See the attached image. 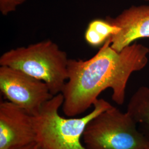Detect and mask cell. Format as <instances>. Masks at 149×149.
Here are the masks:
<instances>
[{
	"instance_id": "cell-10",
	"label": "cell",
	"mask_w": 149,
	"mask_h": 149,
	"mask_svg": "<svg viewBox=\"0 0 149 149\" xmlns=\"http://www.w3.org/2000/svg\"><path fill=\"white\" fill-rule=\"evenodd\" d=\"M27 0H0V12L3 16H7L16 11L17 7Z\"/></svg>"
},
{
	"instance_id": "cell-8",
	"label": "cell",
	"mask_w": 149,
	"mask_h": 149,
	"mask_svg": "<svg viewBox=\"0 0 149 149\" xmlns=\"http://www.w3.org/2000/svg\"><path fill=\"white\" fill-rule=\"evenodd\" d=\"M127 112L149 138V87H141L136 91L129 102Z\"/></svg>"
},
{
	"instance_id": "cell-2",
	"label": "cell",
	"mask_w": 149,
	"mask_h": 149,
	"mask_svg": "<svg viewBox=\"0 0 149 149\" xmlns=\"http://www.w3.org/2000/svg\"><path fill=\"white\" fill-rule=\"evenodd\" d=\"M63 102L64 97L60 93L46 102L37 114L33 116L36 141L46 149H88L81 143L86 127L112 105L103 99H98L88 114L66 118L59 113Z\"/></svg>"
},
{
	"instance_id": "cell-6",
	"label": "cell",
	"mask_w": 149,
	"mask_h": 149,
	"mask_svg": "<svg viewBox=\"0 0 149 149\" xmlns=\"http://www.w3.org/2000/svg\"><path fill=\"white\" fill-rule=\"evenodd\" d=\"M36 141L33 116L9 101L0 103V149H17Z\"/></svg>"
},
{
	"instance_id": "cell-3",
	"label": "cell",
	"mask_w": 149,
	"mask_h": 149,
	"mask_svg": "<svg viewBox=\"0 0 149 149\" xmlns=\"http://www.w3.org/2000/svg\"><path fill=\"white\" fill-rule=\"evenodd\" d=\"M69 60L65 51L48 39L7 51L0 58V65L42 81L55 96L61 93L68 79Z\"/></svg>"
},
{
	"instance_id": "cell-7",
	"label": "cell",
	"mask_w": 149,
	"mask_h": 149,
	"mask_svg": "<svg viewBox=\"0 0 149 149\" xmlns=\"http://www.w3.org/2000/svg\"><path fill=\"white\" fill-rule=\"evenodd\" d=\"M107 21L120 28L109 38L111 46L117 52L139 39L149 38V6H132L116 17L107 16Z\"/></svg>"
},
{
	"instance_id": "cell-5",
	"label": "cell",
	"mask_w": 149,
	"mask_h": 149,
	"mask_svg": "<svg viewBox=\"0 0 149 149\" xmlns=\"http://www.w3.org/2000/svg\"><path fill=\"white\" fill-rule=\"evenodd\" d=\"M0 90L7 101L32 116H36L54 96L42 81L6 66L0 67Z\"/></svg>"
},
{
	"instance_id": "cell-13",
	"label": "cell",
	"mask_w": 149,
	"mask_h": 149,
	"mask_svg": "<svg viewBox=\"0 0 149 149\" xmlns=\"http://www.w3.org/2000/svg\"><path fill=\"white\" fill-rule=\"evenodd\" d=\"M145 1H149V0H145Z\"/></svg>"
},
{
	"instance_id": "cell-9",
	"label": "cell",
	"mask_w": 149,
	"mask_h": 149,
	"mask_svg": "<svg viewBox=\"0 0 149 149\" xmlns=\"http://www.w3.org/2000/svg\"><path fill=\"white\" fill-rule=\"evenodd\" d=\"M120 31V28L107 21L106 18L91 21L85 33L86 42L91 47L103 45L107 40Z\"/></svg>"
},
{
	"instance_id": "cell-11",
	"label": "cell",
	"mask_w": 149,
	"mask_h": 149,
	"mask_svg": "<svg viewBox=\"0 0 149 149\" xmlns=\"http://www.w3.org/2000/svg\"><path fill=\"white\" fill-rule=\"evenodd\" d=\"M17 149H46L37 141Z\"/></svg>"
},
{
	"instance_id": "cell-12",
	"label": "cell",
	"mask_w": 149,
	"mask_h": 149,
	"mask_svg": "<svg viewBox=\"0 0 149 149\" xmlns=\"http://www.w3.org/2000/svg\"><path fill=\"white\" fill-rule=\"evenodd\" d=\"M146 149H149V146H148V148H146Z\"/></svg>"
},
{
	"instance_id": "cell-1",
	"label": "cell",
	"mask_w": 149,
	"mask_h": 149,
	"mask_svg": "<svg viewBox=\"0 0 149 149\" xmlns=\"http://www.w3.org/2000/svg\"><path fill=\"white\" fill-rule=\"evenodd\" d=\"M111 44L109 38L88 60H69L68 79L61 92L63 111L66 116L84 113L109 88L112 90L113 101L123 104L128 80L133 72L146 66L149 49L134 43L117 52Z\"/></svg>"
},
{
	"instance_id": "cell-4",
	"label": "cell",
	"mask_w": 149,
	"mask_h": 149,
	"mask_svg": "<svg viewBox=\"0 0 149 149\" xmlns=\"http://www.w3.org/2000/svg\"><path fill=\"white\" fill-rule=\"evenodd\" d=\"M138 127L128 112L112 106L88 124L82 136L84 146L88 149H146L149 138Z\"/></svg>"
}]
</instances>
